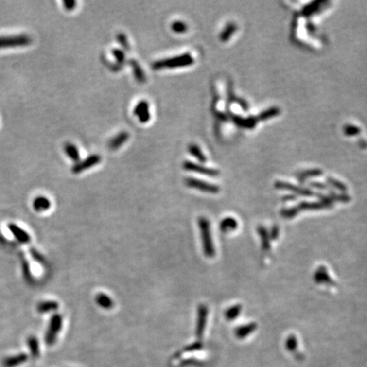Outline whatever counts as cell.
Segmentation results:
<instances>
[{"instance_id":"7a4b0ae2","label":"cell","mask_w":367,"mask_h":367,"mask_svg":"<svg viewBox=\"0 0 367 367\" xmlns=\"http://www.w3.org/2000/svg\"><path fill=\"white\" fill-rule=\"evenodd\" d=\"M194 58L189 53L180 54L175 57L168 58L161 61H156L152 64L154 70H161L163 68H175L188 67L194 63Z\"/></svg>"},{"instance_id":"f1b7e54d","label":"cell","mask_w":367,"mask_h":367,"mask_svg":"<svg viewBox=\"0 0 367 367\" xmlns=\"http://www.w3.org/2000/svg\"><path fill=\"white\" fill-rule=\"evenodd\" d=\"M31 254L32 256L34 257V260L39 262V263H44V258L40 253H38L36 250H31Z\"/></svg>"},{"instance_id":"44dd1931","label":"cell","mask_w":367,"mask_h":367,"mask_svg":"<svg viewBox=\"0 0 367 367\" xmlns=\"http://www.w3.org/2000/svg\"><path fill=\"white\" fill-rule=\"evenodd\" d=\"M188 150L189 152H190L192 156H194L195 158L198 160L199 162H207V157H206V156L203 154V152H202V150L199 147L198 145H195V144H192V145H189Z\"/></svg>"},{"instance_id":"30bf717a","label":"cell","mask_w":367,"mask_h":367,"mask_svg":"<svg viewBox=\"0 0 367 367\" xmlns=\"http://www.w3.org/2000/svg\"><path fill=\"white\" fill-rule=\"evenodd\" d=\"M8 228L10 229L11 234L15 236V238L22 244H27L31 242V236L25 229L20 228V226H17L16 224L10 223L8 225Z\"/></svg>"},{"instance_id":"5b68a950","label":"cell","mask_w":367,"mask_h":367,"mask_svg":"<svg viewBox=\"0 0 367 367\" xmlns=\"http://www.w3.org/2000/svg\"><path fill=\"white\" fill-rule=\"evenodd\" d=\"M209 315V309L206 304H200L197 310V320H196V327H195V337L201 340L204 332H205L207 320Z\"/></svg>"},{"instance_id":"4dcf8cb0","label":"cell","mask_w":367,"mask_h":367,"mask_svg":"<svg viewBox=\"0 0 367 367\" xmlns=\"http://www.w3.org/2000/svg\"><path fill=\"white\" fill-rule=\"evenodd\" d=\"M279 111L277 109H272V110H270V111H267L266 112H263V114H261L260 118L261 119H265V118H270V117H272L273 115L277 114Z\"/></svg>"},{"instance_id":"9c48e42d","label":"cell","mask_w":367,"mask_h":367,"mask_svg":"<svg viewBox=\"0 0 367 367\" xmlns=\"http://www.w3.org/2000/svg\"><path fill=\"white\" fill-rule=\"evenodd\" d=\"M150 106L146 101H140L135 105L134 113L142 123H146L151 119Z\"/></svg>"},{"instance_id":"d6986e66","label":"cell","mask_w":367,"mask_h":367,"mask_svg":"<svg viewBox=\"0 0 367 367\" xmlns=\"http://www.w3.org/2000/svg\"><path fill=\"white\" fill-rule=\"evenodd\" d=\"M65 152L67 153V155L70 157V158L74 161V162H78L80 158V154L78 152V148L76 145L71 143H67L65 145Z\"/></svg>"},{"instance_id":"ffe728a7","label":"cell","mask_w":367,"mask_h":367,"mask_svg":"<svg viewBox=\"0 0 367 367\" xmlns=\"http://www.w3.org/2000/svg\"><path fill=\"white\" fill-rule=\"evenodd\" d=\"M256 329V325L254 324H249L246 326H242V327L237 328L236 330V336L238 338H244L247 337L251 332Z\"/></svg>"},{"instance_id":"7402d4cb","label":"cell","mask_w":367,"mask_h":367,"mask_svg":"<svg viewBox=\"0 0 367 367\" xmlns=\"http://www.w3.org/2000/svg\"><path fill=\"white\" fill-rule=\"evenodd\" d=\"M241 310H242V306L241 305H235V306L230 307L228 310H226V319L228 320H235L236 317L239 316Z\"/></svg>"},{"instance_id":"3957f363","label":"cell","mask_w":367,"mask_h":367,"mask_svg":"<svg viewBox=\"0 0 367 367\" xmlns=\"http://www.w3.org/2000/svg\"><path fill=\"white\" fill-rule=\"evenodd\" d=\"M63 324V318L60 314H54L51 316L44 340L47 345H53L57 339L58 334L61 332Z\"/></svg>"},{"instance_id":"7c38bea8","label":"cell","mask_w":367,"mask_h":367,"mask_svg":"<svg viewBox=\"0 0 367 367\" xmlns=\"http://www.w3.org/2000/svg\"><path fill=\"white\" fill-rule=\"evenodd\" d=\"M27 360V355L24 353L10 356L3 359L2 365L3 367H17L25 363Z\"/></svg>"},{"instance_id":"9a60e30c","label":"cell","mask_w":367,"mask_h":367,"mask_svg":"<svg viewBox=\"0 0 367 367\" xmlns=\"http://www.w3.org/2000/svg\"><path fill=\"white\" fill-rule=\"evenodd\" d=\"M129 135L127 132H121L118 135H116L114 138L111 139L109 142V147L112 150L119 148L121 145H123L125 142L128 140Z\"/></svg>"},{"instance_id":"52a82bcc","label":"cell","mask_w":367,"mask_h":367,"mask_svg":"<svg viewBox=\"0 0 367 367\" xmlns=\"http://www.w3.org/2000/svg\"><path fill=\"white\" fill-rule=\"evenodd\" d=\"M101 161V156L98 154L89 156L88 158L85 159L83 162H78L76 165L73 166L71 171L73 174H79L86 169H90L94 166L97 165Z\"/></svg>"},{"instance_id":"1f68e13d","label":"cell","mask_w":367,"mask_h":367,"mask_svg":"<svg viewBox=\"0 0 367 367\" xmlns=\"http://www.w3.org/2000/svg\"><path fill=\"white\" fill-rule=\"evenodd\" d=\"M344 131H345V134H347V135H353L358 134L360 132V130L357 128L354 127V126H348V127L345 128Z\"/></svg>"},{"instance_id":"f546056e","label":"cell","mask_w":367,"mask_h":367,"mask_svg":"<svg viewBox=\"0 0 367 367\" xmlns=\"http://www.w3.org/2000/svg\"><path fill=\"white\" fill-rule=\"evenodd\" d=\"M63 4H64L65 9L68 10H71L74 9L77 2L74 0H66L63 1Z\"/></svg>"},{"instance_id":"4316f807","label":"cell","mask_w":367,"mask_h":367,"mask_svg":"<svg viewBox=\"0 0 367 367\" xmlns=\"http://www.w3.org/2000/svg\"><path fill=\"white\" fill-rule=\"evenodd\" d=\"M286 347H287V350L290 351H294L296 350L297 340L296 338L293 337V336H291V337L287 339V342H286Z\"/></svg>"},{"instance_id":"d4e9b609","label":"cell","mask_w":367,"mask_h":367,"mask_svg":"<svg viewBox=\"0 0 367 367\" xmlns=\"http://www.w3.org/2000/svg\"><path fill=\"white\" fill-rule=\"evenodd\" d=\"M112 54H113V56L116 58V60H117V61H118L119 64H122V63L124 62L125 55L124 53H123L122 51H120V50H118V49H116V50H113V51H112Z\"/></svg>"},{"instance_id":"277c9868","label":"cell","mask_w":367,"mask_h":367,"mask_svg":"<svg viewBox=\"0 0 367 367\" xmlns=\"http://www.w3.org/2000/svg\"><path fill=\"white\" fill-rule=\"evenodd\" d=\"M32 43V38L28 35L21 34L17 36L0 37V49L16 46H25Z\"/></svg>"},{"instance_id":"4fadbf2b","label":"cell","mask_w":367,"mask_h":367,"mask_svg":"<svg viewBox=\"0 0 367 367\" xmlns=\"http://www.w3.org/2000/svg\"><path fill=\"white\" fill-rule=\"evenodd\" d=\"M59 309V303L53 300H46L37 304V310L38 313L46 314L52 311H56Z\"/></svg>"},{"instance_id":"2e32d148","label":"cell","mask_w":367,"mask_h":367,"mask_svg":"<svg viewBox=\"0 0 367 367\" xmlns=\"http://www.w3.org/2000/svg\"><path fill=\"white\" fill-rule=\"evenodd\" d=\"M219 228L222 232H231L237 228V222L236 219H233L231 217H227L221 221Z\"/></svg>"},{"instance_id":"cb8c5ba5","label":"cell","mask_w":367,"mask_h":367,"mask_svg":"<svg viewBox=\"0 0 367 367\" xmlns=\"http://www.w3.org/2000/svg\"><path fill=\"white\" fill-rule=\"evenodd\" d=\"M172 27V30L174 31L175 33H177V34L185 33V32L187 31V29H188V26L186 25V23L184 22V21H180V20L175 21V22L172 24V27Z\"/></svg>"},{"instance_id":"8992f818","label":"cell","mask_w":367,"mask_h":367,"mask_svg":"<svg viewBox=\"0 0 367 367\" xmlns=\"http://www.w3.org/2000/svg\"><path fill=\"white\" fill-rule=\"evenodd\" d=\"M185 185L188 187L195 190H199L202 192H207V193H212L216 194L219 192V187L215 185H212L209 182H206L201 179H194V178H187L185 180Z\"/></svg>"},{"instance_id":"484cf974","label":"cell","mask_w":367,"mask_h":367,"mask_svg":"<svg viewBox=\"0 0 367 367\" xmlns=\"http://www.w3.org/2000/svg\"><path fill=\"white\" fill-rule=\"evenodd\" d=\"M202 348V343L197 341V342H195V343H193V344H191V345H188L187 347H185L184 351H185V352H192V351L200 350Z\"/></svg>"},{"instance_id":"e0dca14e","label":"cell","mask_w":367,"mask_h":367,"mask_svg":"<svg viewBox=\"0 0 367 367\" xmlns=\"http://www.w3.org/2000/svg\"><path fill=\"white\" fill-rule=\"evenodd\" d=\"M27 344L29 348L31 354L34 358H37L40 354V350H39V343L37 340V337L35 336H30L27 338Z\"/></svg>"},{"instance_id":"5bb4252c","label":"cell","mask_w":367,"mask_h":367,"mask_svg":"<svg viewBox=\"0 0 367 367\" xmlns=\"http://www.w3.org/2000/svg\"><path fill=\"white\" fill-rule=\"evenodd\" d=\"M95 302L104 310H111L114 307V302L111 299V297L103 293H98L95 297Z\"/></svg>"},{"instance_id":"83f0119b","label":"cell","mask_w":367,"mask_h":367,"mask_svg":"<svg viewBox=\"0 0 367 367\" xmlns=\"http://www.w3.org/2000/svg\"><path fill=\"white\" fill-rule=\"evenodd\" d=\"M117 37H118V43L121 44L122 47L126 49V50L129 49L128 48L129 47V45H128V40H127V37L125 36L124 34H118Z\"/></svg>"},{"instance_id":"ba28073f","label":"cell","mask_w":367,"mask_h":367,"mask_svg":"<svg viewBox=\"0 0 367 367\" xmlns=\"http://www.w3.org/2000/svg\"><path fill=\"white\" fill-rule=\"evenodd\" d=\"M183 168L185 170H187V171L199 173V174L206 175L217 176L219 175V171L216 170V169L207 168V167H204V166L199 165V164H196V163H194V162H189V161L184 162Z\"/></svg>"},{"instance_id":"8fae6325","label":"cell","mask_w":367,"mask_h":367,"mask_svg":"<svg viewBox=\"0 0 367 367\" xmlns=\"http://www.w3.org/2000/svg\"><path fill=\"white\" fill-rule=\"evenodd\" d=\"M51 207V200L44 195H37L33 202V208L37 212H46Z\"/></svg>"},{"instance_id":"6da1fadb","label":"cell","mask_w":367,"mask_h":367,"mask_svg":"<svg viewBox=\"0 0 367 367\" xmlns=\"http://www.w3.org/2000/svg\"><path fill=\"white\" fill-rule=\"evenodd\" d=\"M198 226L201 234L203 253L208 258H213L215 256V248L212 242L211 226L209 219L206 217H200L198 219Z\"/></svg>"},{"instance_id":"603a6c76","label":"cell","mask_w":367,"mask_h":367,"mask_svg":"<svg viewBox=\"0 0 367 367\" xmlns=\"http://www.w3.org/2000/svg\"><path fill=\"white\" fill-rule=\"evenodd\" d=\"M236 30V26L234 23H229L226 26V28L224 29L221 35H220V39L223 42H226V41L229 39L230 36L232 35L233 33Z\"/></svg>"},{"instance_id":"ac0fdd59","label":"cell","mask_w":367,"mask_h":367,"mask_svg":"<svg viewBox=\"0 0 367 367\" xmlns=\"http://www.w3.org/2000/svg\"><path fill=\"white\" fill-rule=\"evenodd\" d=\"M130 65H131L132 68H133V71H134V74L135 77L140 83H145L146 80L145 78V72L142 70L141 67L140 66L137 61L135 60H131L130 61Z\"/></svg>"}]
</instances>
